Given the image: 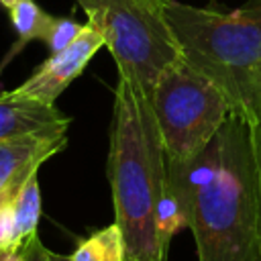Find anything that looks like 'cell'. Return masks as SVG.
<instances>
[{"label": "cell", "mask_w": 261, "mask_h": 261, "mask_svg": "<svg viewBox=\"0 0 261 261\" xmlns=\"http://www.w3.org/2000/svg\"><path fill=\"white\" fill-rule=\"evenodd\" d=\"M106 173L124 261H167L169 245L157 224V194L167 173L165 153L151 98L122 77L114 90Z\"/></svg>", "instance_id": "2"}, {"label": "cell", "mask_w": 261, "mask_h": 261, "mask_svg": "<svg viewBox=\"0 0 261 261\" xmlns=\"http://www.w3.org/2000/svg\"><path fill=\"white\" fill-rule=\"evenodd\" d=\"M151 106L167 161H188L202 153L230 114L218 88L184 59L161 71Z\"/></svg>", "instance_id": "5"}, {"label": "cell", "mask_w": 261, "mask_h": 261, "mask_svg": "<svg viewBox=\"0 0 261 261\" xmlns=\"http://www.w3.org/2000/svg\"><path fill=\"white\" fill-rule=\"evenodd\" d=\"M65 261H124V241L116 222L94 230L65 255Z\"/></svg>", "instance_id": "11"}, {"label": "cell", "mask_w": 261, "mask_h": 261, "mask_svg": "<svg viewBox=\"0 0 261 261\" xmlns=\"http://www.w3.org/2000/svg\"><path fill=\"white\" fill-rule=\"evenodd\" d=\"M82 29H84V24H80L73 16H53L43 41L51 53H57V51L69 47L75 41V37L82 33Z\"/></svg>", "instance_id": "12"}, {"label": "cell", "mask_w": 261, "mask_h": 261, "mask_svg": "<svg viewBox=\"0 0 261 261\" xmlns=\"http://www.w3.org/2000/svg\"><path fill=\"white\" fill-rule=\"evenodd\" d=\"M0 4L8 10L12 27H14L16 35H18L16 45L6 53L4 61H2V65H6L24 45H29L35 39H41V41L45 39L53 16L49 12H45L35 0H0Z\"/></svg>", "instance_id": "9"}, {"label": "cell", "mask_w": 261, "mask_h": 261, "mask_svg": "<svg viewBox=\"0 0 261 261\" xmlns=\"http://www.w3.org/2000/svg\"><path fill=\"white\" fill-rule=\"evenodd\" d=\"M0 251H14V206L12 198L0 206Z\"/></svg>", "instance_id": "14"}, {"label": "cell", "mask_w": 261, "mask_h": 261, "mask_svg": "<svg viewBox=\"0 0 261 261\" xmlns=\"http://www.w3.org/2000/svg\"><path fill=\"white\" fill-rule=\"evenodd\" d=\"M165 171L198 261H261V126L228 114L202 153Z\"/></svg>", "instance_id": "1"}, {"label": "cell", "mask_w": 261, "mask_h": 261, "mask_svg": "<svg viewBox=\"0 0 261 261\" xmlns=\"http://www.w3.org/2000/svg\"><path fill=\"white\" fill-rule=\"evenodd\" d=\"M67 145V135L0 141V192L14 196L39 167Z\"/></svg>", "instance_id": "8"}, {"label": "cell", "mask_w": 261, "mask_h": 261, "mask_svg": "<svg viewBox=\"0 0 261 261\" xmlns=\"http://www.w3.org/2000/svg\"><path fill=\"white\" fill-rule=\"evenodd\" d=\"M49 257H51V261H65V255H59L55 251H49Z\"/></svg>", "instance_id": "15"}, {"label": "cell", "mask_w": 261, "mask_h": 261, "mask_svg": "<svg viewBox=\"0 0 261 261\" xmlns=\"http://www.w3.org/2000/svg\"><path fill=\"white\" fill-rule=\"evenodd\" d=\"M0 261H51L49 249L41 243L39 234L18 251H0Z\"/></svg>", "instance_id": "13"}, {"label": "cell", "mask_w": 261, "mask_h": 261, "mask_svg": "<svg viewBox=\"0 0 261 261\" xmlns=\"http://www.w3.org/2000/svg\"><path fill=\"white\" fill-rule=\"evenodd\" d=\"M10 198H14V196H10V194H4V192H0V206H2V204H6V202H8Z\"/></svg>", "instance_id": "16"}, {"label": "cell", "mask_w": 261, "mask_h": 261, "mask_svg": "<svg viewBox=\"0 0 261 261\" xmlns=\"http://www.w3.org/2000/svg\"><path fill=\"white\" fill-rule=\"evenodd\" d=\"M100 47H104L102 35L94 27L84 24L82 33L75 37V41L69 47L51 53L33 71V75L14 90L39 102L55 104V100L63 94V90L86 69V65L98 53Z\"/></svg>", "instance_id": "6"}, {"label": "cell", "mask_w": 261, "mask_h": 261, "mask_svg": "<svg viewBox=\"0 0 261 261\" xmlns=\"http://www.w3.org/2000/svg\"><path fill=\"white\" fill-rule=\"evenodd\" d=\"M69 116L55 104L22 96L16 90L0 92V141L20 137L67 135Z\"/></svg>", "instance_id": "7"}, {"label": "cell", "mask_w": 261, "mask_h": 261, "mask_svg": "<svg viewBox=\"0 0 261 261\" xmlns=\"http://www.w3.org/2000/svg\"><path fill=\"white\" fill-rule=\"evenodd\" d=\"M165 14L181 59L218 88L232 116L261 126V0L228 12L165 0Z\"/></svg>", "instance_id": "3"}, {"label": "cell", "mask_w": 261, "mask_h": 261, "mask_svg": "<svg viewBox=\"0 0 261 261\" xmlns=\"http://www.w3.org/2000/svg\"><path fill=\"white\" fill-rule=\"evenodd\" d=\"M12 206H14V251H18L37 237V224L41 218L39 171L33 173L14 194Z\"/></svg>", "instance_id": "10"}, {"label": "cell", "mask_w": 261, "mask_h": 261, "mask_svg": "<svg viewBox=\"0 0 261 261\" xmlns=\"http://www.w3.org/2000/svg\"><path fill=\"white\" fill-rule=\"evenodd\" d=\"M104 47L110 51L118 77L151 98L157 77L181 59L179 45L165 14V0H75Z\"/></svg>", "instance_id": "4"}]
</instances>
